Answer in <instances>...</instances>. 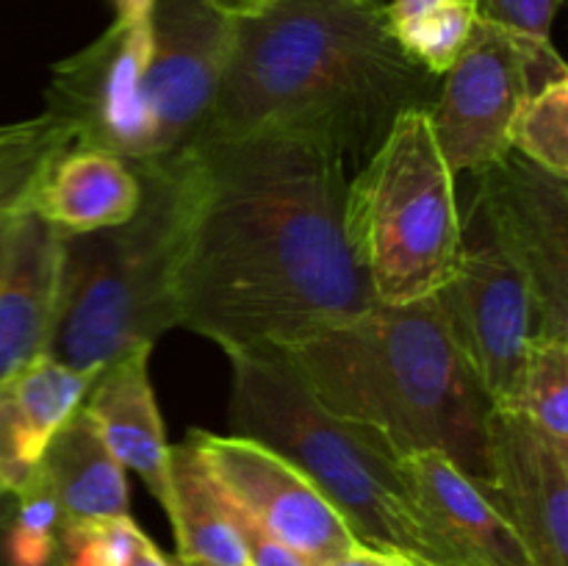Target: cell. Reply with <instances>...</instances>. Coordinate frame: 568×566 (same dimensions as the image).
I'll list each match as a JSON object with an SVG mask.
<instances>
[{
	"instance_id": "1",
	"label": "cell",
	"mask_w": 568,
	"mask_h": 566,
	"mask_svg": "<svg viewBox=\"0 0 568 566\" xmlns=\"http://www.w3.org/2000/svg\"><path fill=\"white\" fill-rule=\"evenodd\" d=\"M178 325L220 350H283L377 303L344 222L358 166L320 133L189 144Z\"/></svg>"
},
{
	"instance_id": "2",
	"label": "cell",
	"mask_w": 568,
	"mask_h": 566,
	"mask_svg": "<svg viewBox=\"0 0 568 566\" xmlns=\"http://www.w3.org/2000/svg\"><path fill=\"white\" fill-rule=\"evenodd\" d=\"M438 87L392 37L383 6L270 0L233 20L225 75L194 142L308 131L361 166L403 111L436 103Z\"/></svg>"
},
{
	"instance_id": "3",
	"label": "cell",
	"mask_w": 568,
	"mask_h": 566,
	"mask_svg": "<svg viewBox=\"0 0 568 566\" xmlns=\"http://www.w3.org/2000/svg\"><path fill=\"white\" fill-rule=\"evenodd\" d=\"M316 403L397 461L442 453L491 488V400L460 353L438 297L372 309L281 350Z\"/></svg>"
},
{
	"instance_id": "4",
	"label": "cell",
	"mask_w": 568,
	"mask_h": 566,
	"mask_svg": "<svg viewBox=\"0 0 568 566\" xmlns=\"http://www.w3.org/2000/svg\"><path fill=\"white\" fill-rule=\"evenodd\" d=\"M222 353L233 370V433L264 442L297 464L355 542L408 566H469L422 514L399 461L369 433L327 414L281 350Z\"/></svg>"
},
{
	"instance_id": "5",
	"label": "cell",
	"mask_w": 568,
	"mask_h": 566,
	"mask_svg": "<svg viewBox=\"0 0 568 566\" xmlns=\"http://www.w3.org/2000/svg\"><path fill=\"white\" fill-rule=\"evenodd\" d=\"M142 203L131 220L61 231L59 292L44 353L75 372H100L178 325L175 270L192 198L189 148L131 166Z\"/></svg>"
},
{
	"instance_id": "6",
	"label": "cell",
	"mask_w": 568,
	"mask_h": 566,
	"mask_svg": "<svg viewBox=\"0 0 568 566\" xmlns=\"http://www.w3.org/2000/svg\"><path fill=\"white\" fill-rule=\"evenodd\" d=\"M344 222L377 303L427 300L455 275L464 216L427 109L403 111L349 178Z\"/></svg>"
},
{
	"instance_id": "7",
	"label": "cell",
	"mask_w": 568,
	"mask_h": 566,
	"mask_svg": "<svg viewBox=\"0 0 568 566\" xmlns=\"http://www.w3.org/2000/svg\"><path fill=\"white\" fill-rule=\"evenodd\" d=\"M568 70L549 39L477 20L469 42L442 75L427 109L433 137L453 175H475L510 150L521 105Z\"/></svg>"
},
{
	"instance_id": "8",
	"label": "cell",
	"mask_w": 568,
	"mask_h": 566,
	"mask_svg": "<svg viewBox=\"0 0 568 566\" xmlns=\"http://www.w3.org/2000/svg\"><path fill=\"white\" fill-rule=\"evenodd\" d=\"M233 14L222 0H150V55L142 114L150 161L172 159L197 139L233 48Z\"/></svg>"
},
{
	"instance_id": "9",
	"label": "cell",
	"mask_w": 568,
	"mask_h": 566,
	"mask_svg": "<svg viewBox=\"0 0 568 566\" xmlns=\"http://www.w3.org/2000/svg\"><path fill=\"white\" fill-rule=\"evenodd\" d=\"M475 178L471 216L525 275L536 336L568 338V183L516 150Z\"/></svg>"
},
{
	"instance_id": "10",
	"label": "cell",
	"mask_w": 568,
	"mask_h": 566,
	"mask_svg": "<svg viewBox=\"0 0 568 566\" xmlns=\"http://www.w3.org/2000/svg\"><path fill=\"white\" fill-rule=\"evenodd\" d=\"M480 239L464 242L458 270L436 297L486 397L494 408L514 411L536 336V305L514 261L486 233Z\"/></svg>"
},
{
	"instance_id": "11",
	"label": "cell",
	"mask_w": 568,
	"mask_h": 566,
	"mask_svg": "<svg viewBox=\"0 0 568 566\" xmlns=\"http://www.w3.org/2000/svg\"><path fill=\"white\" fill-rule=\"evenodd\" d=\"M186 438L225 497L311 566H327L358 544L325 494L277 449L239 433L189 431Z\"/></svg>"
},
{
	"instance_id": "12",
	"label": "cell",
	"mask_w": 568,
	"mask_h": 566,
	"mask_svg": "<svg viewBox=\"0 0 568 566\" xmlns=\"http://www.w3.org/2000/svg\"><path fill=\"white\" fill-rule=\"evenodd\" d=\"M488 444L491 503L508 516L536 566H568V447L508 408L491 411Z\"/></svg>"
},
{
	"instance_id": "13",
	"label": "cell",
	"mask_w": 568,
	"mask_h": 566,
	"mask_svg": "<svg viewBox=\"0 0 568 566\" xmlns=\"http://www.w3.org/2000/svg\"><path fill=\"white\" fill-rule=\"evenodd\" d=\"M399 469L422 514L466 564L536 566L508 516L447 455H408L399 461Z\"/></svg>"
},
{
	"instance_id": "14",
	"label": "cell",
	"mask_w": 568,
	"mask_h": 566,
	"mask_svg": "<svg viewBox=\"0 0 568 566\" xmlns=\"http://www.w3.org/2000/svg\"><path fill=\"white\" fill-rule=\"evenodd\" d=\"M98 372H75L50 353L0 381V499L20 494L59 427L81 408Z\"/></svg>"
},
{
	"instance_id": "15",
	"label": "cell",
	"mask_w": 568,
	"mask_h": 566,
	"mask_svg": "<svg viewBox=\"0 0 568 566\" xmlns=\"http://www.w3.org/2000/svg\"><path fill=\"white\" fill-rule=\"evenodd\" d=\"M0 266V381L48 347L59 292L61 231L33 211H11Z\"/></svg>"
},
{
	"instance_id": "16",
	"label": "cell",
	"mask_w": 568,
	"mask_h": 566,
	"mask_svg": "<svg viewBox=\"0 0 568 566\" xmlns=\"http://www.w3.org/2000/svg\"><path fill=\"white\" fill-rule=\"evenodd\" d=\"M150 350L136 347L98 372L81 408L103 436L122 469L136 472L164 505L170 477V447L150 383Z\"/></svg>"
},
{
	"instance_id": "17",
	"label": "cell",
	"mask_w": 568,
	"mask_h": 566,
	"mask_svg": "<svg viewBox=\"0 0 568 566\" xmlns=\"http://www.w3.org/2000/svg\"><path fill=\"white\" fill-rule=\"evenodd\" d=\"M142 181L116 155L75 148L50 161L6 211H33L64 233H87L131 220Z\"/></svg>"
},
{
	"instance_id": "18",
	"label": "cell",
	"mask_w": 568,
	"mask_h": 566,
	"mask_svg": "<svg viewBox=\"0 0 568 566\" xmlns=\"http://www.w3.org/2000/svg\"><path fill=\"white\" fill-rule=\"evenodd\" d=\"M39 477L55 497L61 522H98L128 516V477L103 436L78 408L59 427L39 461Z\"/></svg>"
},
{
	"instance_id": "19",
	"label": "cell",
	"mask_w": 568,
	"mask_h": 566,
	"mask_svg": "<svg viewBox=\"0 0 568 566\" xmlns=\"http://www.w3.org/2000/svg\"><path fill=\"white\" fill-rule=\"evenodd\" d=\"M161 508L175 530L181 564L250 566L231 503L189 438L170 447V477Z\"/></svg>"
},
{
	"instance_id": "20",
	"label": "cell",
	"mask_w": 568,
	"mask_h": 566,
	"mask_svg": "<svg viewBox=\"0 0 568 566\" xmlns=\"http://www.w3.org/2000/svg\"><path fill=\"white\" fill-rule=\"evenodd\" d=\"M383 14L399 48L438 78L455 64L480 20L477 0H392Z\"/></svg>"
},
{
	"instance_id": "21",
	"label": "cell",
	"mask_w": 568,
	"mask_h": 566,
	"mask_svg": "<svg viewBox=\"0 0 568 566\" xmlns=\"http://www.w3.org/2000/svg\"><path fill=\"white\" fill-rule=\"evenodd\" d=\"M514 411L568 447V338H530Z\"/></svg>"
},
{
	"instance_id": "22",
	"label": "cell",
	"mask_w": 568,
	"mask_h": 566,
	"mask_svg": "<svg viewBox=\"0 0 568 566\" xmlns=\"http://www.w3.org/2000/svg\"><path fill=\"white\" fill-rule=\"evenodd\" d=\"M510 148L555 178H568V75L538 89L510 128Z\"/></svg>"
},
{
	"instance_id": "23",
	"label": "cell",
	"mask_w": 568,
	"mask_h": 566,
	"mask_svg": "<svg viewBox=\"0 0 568 566\" xmlns=\"http://www.w3.org/2000/svg\"><path fill=\"white\" fill-rule=\"evenodd\" d=\"M560 6L564 0H477L483 20L541 39H549Z\"/></svg>"
},
{
	"instance_id": "24",
	"label": "cell",
	"mask_w": 568,
	"mask_h": 566,
	"mask_svg": "<svg viewBox=\"0 0 568 566\" xmlns=\"http://www.w3.org/2000/svg\"><path fill=\"white\" fill-rule=\"evenodd\" d=\"M227 503H231V499H227ZM231 514L239 527V536H242L250 566H311L303 555H297L292 547H286V544L277 542L275 536H270L253 516H247L233 503Z\"/></svg>"
},
{
	"instance_id": "25",
	"label": "cell",
	"mask_w": 568,
	"mask_h": 566,
	"mask_svg": "<svg viewBox=\"0 0 568 566\" xmlns=\"http://www.w3.org/2000/svg\"><path fill=\"white\" fill-rule=\"evenodd\" d=\"M327 566H408L405 560L394 558V555L381 553V549L364 547V544H353L347 553L333 558Z\"/></svg>"
},
{
	"instance_id": "26",
	"label": "cell",
	"mask_w": 568,
	"mask_h": 566,
	"mask_svg": "<svg viewBox=\"0 0 568 566\" xmlns=\"http://www.w3.org/2000/svg\"><path fill=\"white\" fill-rule=\"evenodd\" d=\"M122 566H183V564L181 560L166 558V555L161 553V549L155 547L148 536H142V542L136 544V549L131 553V558H128Z\"/></svg>"
},
{
	"instance_id": "27",
	"label": "cell",
	"mask_w": 568,
	"mask_h": 566,
	"mask_svg": "<svg viewBox=\"0 0 568 566\" xmlns=\"http://www.w3.org/2000/svg\"><path fill=\"white\" fill-rule=\"evenodd\" d=\"M222 3H225L233 14H244V11L261 9V6L270 3V0H222Z\"/></svg>"
},
{
	"instance_id": "28",
	"label": "cell",
	"mask_w": 568,
	"mask_h": 566,
	"mask_svg": "<svg viewBox=\"0 0 568 566\" xmlns=\"http://www.w3.org/2000/svg\"><path fill=\"white\" fill-rule=\"evenodd\" d=\"M14 214L11 211H0V266H3V255H6V242H9V228Z\"/></svg>"
},
{
	"instance_id": "29",
	"label": "cell",
	"mask_w": 568,
	"mask_h": 566,
	"mask_svg": "<svg viewBox=\"0 0 568 566\" xmlns=\"http://www.w3.org/2000/svg\"><path fill=\"white\" fill-rule=\"evenodd\" d=\"M111 3H114L116 14H120V11H131V9H139V6H144V3H148V0H111Z\"/></svg>"
},
{
	"instance_id": "30",
	"label": "cell",
	"mask_w": 568,
	"mask_h": 566,
	"mask_svg": "<svg viewBox=\"0 0 568 566\" xmlns=\"http://www.w3.org/2000/svg\"><path fill=\"white\" fill-rule=\"evenodd\" d=\"M353 3H375V0H353Z\"/></svg>"
},
{
	"instance_id": "31",
	"label": "cell",
	"mask_w": 568,
	"mask_h": 566,
	"mask_svg": "<svg viewBox=\"0 0 568 566\" xmlns=\"http://www.w3.org/2000/svg\"><path fill=\"white\" fill-rule=\"evenodd\" d=\"M50 566H61V560H59V555H55V560H53V564H50Z\"/></svg>"
},
{
	"instance_id": "32",
	"label": "cell",
	"mask_w": 568,
	"mask_h": 566,
	"mask_svg": "<svg viewBox=\"0 0 568 566\" xmlns=\"http://www.w3.org/2000/svg\"><path fill=\"white\" fill-rule=\"evenodd\" d=\"M0 566H9V564H6V560H3V555H0Z\"/></svg>"
},
{
	"instance_id": "33",
	"label": "cell",
	"mask_w": 568,
	"mask_h": 566,
	"mask_svg": "<svg viewBox=\"0 0 568 566\" xmlns=\"http://www.w3.org/2000/svg\"><path fill=\"white\" fill-rule=\"evenodd\" d=\"M183 566H186V564H183Z\"/></svg>"
}]
</instances>
